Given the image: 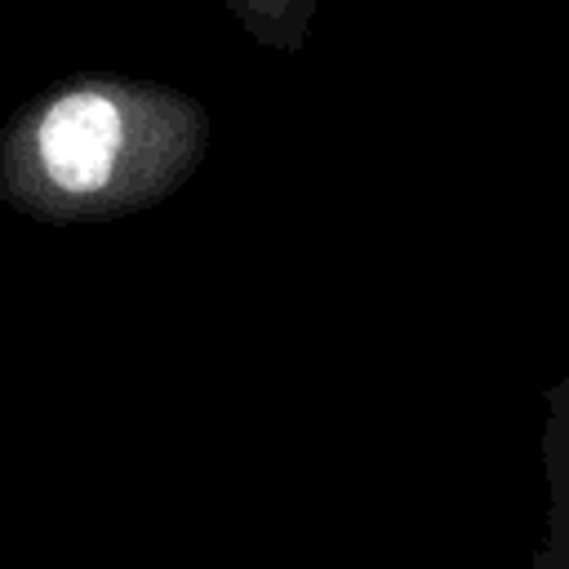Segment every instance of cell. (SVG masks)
<instances>
[{
    "label": "cell",
    "mask_w": 569,
    "mask_h": 569,
    "mask_svg": "<svg viewBox=\"0 0 569 569\" xmlns=\"http://www.w3.org/2000/svg\"><path fill=\"white\" fill-rule=\"evenodd\" d=\"M542 462L551 485V516H547V547L533 556V565H569V378L547 391V436H542Z\"/></svg>",
    "instance_id": "obj_2"
},
{
    "label": "cell",
    "mask_w": 569,
    "mask_h": 569,
    "mask_svg": "<svg viewBox=\"0 0 569 569\" xmlns=\"http://www.w3.org/2000/svg\"><path fill=\"white\" fill-rule=\"evenodd\" d=\"M213 120L160 80L76 76L0 124V200L53 227L116 222L173 196L204 160Z\"/></svg>",
    "instance_id": "obj_1"
},
{
    "label": "cell",
    "mask_w": 569,
    "mask_h": 569,
    "mask_svg": "<svg viewBox=\"0 0 569 569\" xmlns=\"http://www.w3.org/2000/svg\"><path fill=\"white\" fill-rule=\"evenodd\" d=\"M236 22L244 27L249 40L276 49V53H298L311 36V18L320 0H222Z\"/></svg>",
    "instance_id": "obj_3"
}]
</instances>
